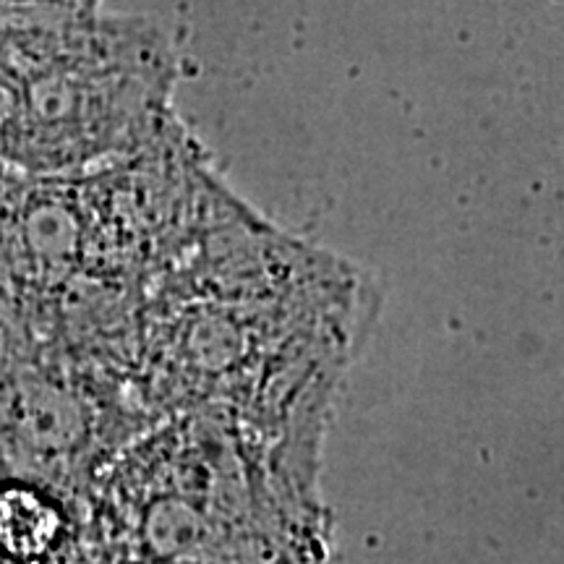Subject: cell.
<instances>
[{"label": "cell", "mask_w": 564, "mask_h": 564, "mask_svg": "<svg viewBox=\"0 0 564 564\" xmlns=\"http://www.w3.org/2000/svg\"><path fill=\"white\" fill-rule=\"evenodd\" d=\"M373 312L361 267L236 199L154 288L131 364L152 408L285 444L319 419Z\"/></svg>", "instance_id": "obj_1"}, {"label": "cell", "mask_w": 564, "mask_h": 564, "mask_svg": "<svg viewBox=\"0 0 564 564\" xmlns=\"http://www.w3.org/2000/svg\"><path fill=\"white\" fill-rule=\"evenodd\" d=\"M236 199L183 123L87 171L0 167V312L89 329L129 364L154 288Z\"/></svg>", "instance_id": "obj_2"}, {"label": "cell", "mask_w": 564, "mask_h": 564, "mask_svg": "<svg viewBox=\"0 0 564 564\" xmlns=\"http://www.w3.org/2000/svg\"><path fill=\"white\" fill-rule=\"evenodd\" d=\"M178 63L141 19L0 24V167L74 173L141 152L178 121Z\"/></svg>", "instance_id": "obj_3"}]
</instances>
